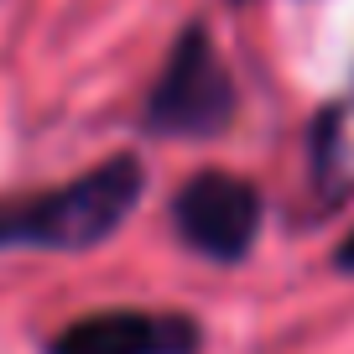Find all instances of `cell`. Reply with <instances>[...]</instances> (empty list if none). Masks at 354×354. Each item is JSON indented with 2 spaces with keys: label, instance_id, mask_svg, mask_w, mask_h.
Listing matches in <instances>:
<instances>
[{
  "label": "cell",
  "instance_id": "obj_4",
  "mask_svg": "<svg viewBox=\"0 0 354 354\" xmlns=\"http://www.w3.org/2000/svg\"><path fill=\"white\" fill-rule=\"evenodd\" d=\"M47 354H198V323L151 308H100L57 328Z\"/></svg>",
  "mask_w": 354,
  "mask_h": 354
},
{
  "label": "cell",
  "instance_id": "obj_3",
  "mask_svg": "<svg viewBox=\"0 0 354 354\" xmlns=\"http://www.w3.org/2000/svg\"><path fill=\"white\" fill-rule=\"evenodd\" d=\"M266 203L255 183L234 172H198L172 198V230L203 261H245L261 234Z\"/></svg>",
  "mask_w": 354,
  "mask_h": 354
},
{
  "label": "cell",
  "instance_id": "obj_5",
  "mask_svg": "<svg viewBox=\"0 0 354 354\" xmlns=\"http://www.w3.org/2000/svg\"><path fill=\"white\" fill-rule=\"evenodd\" d=\"M333 261H339V271H354V234L339 245V255H333Z\"/></svg>",
  "mask_w": 354,
  "mask_h": 354
},
{
  "label": "cell",
  "instance_id": "obj_1",
  "mask_svg": "<svg viewBox=\"0 0 354 354\" xmlns=\"http://www.w3.org/2000/svg\"><path fill=\"white\" fill-rule=\"evenodd\" d=\"M141 193L146 167L136 156H110L73 183L0 198V250H94L136 214Z\"/></svg>",
  "mask_w": 354,
  "mask_h": 354
},
{
  "label": "cell",
  "instance_id": "obj_2",
  "mask_svg": "<svg viewBox=\"0 0 354 354\" xmlns=\"http://www.w3.org/2000/svg\"><path fill=\"white\" fill-rule=\"evenodd\" d=\"M234 120V78L209 26H188L172 42L146 100V131L156 136H219Z\"/></svg>",
  "mask_w": 354,
  "mask_h": 354
}]
</instances>
